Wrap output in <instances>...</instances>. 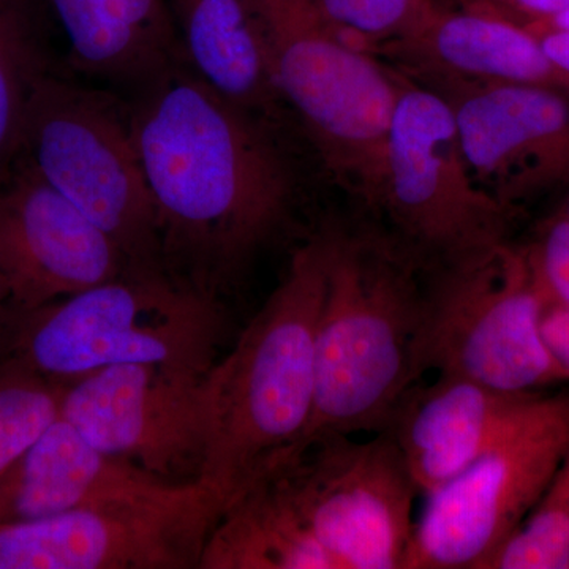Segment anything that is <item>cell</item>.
<instances>
[{
    "label": "cell",
    "mask_w": 569,
    "mask_h": 569,
    "mask_svg": "<svg viewBox=\"0 0 569 569\" xmlns=\"http://www.w3.org/2000/svg\"><path fill=\"white\" fill-rule=\"evenodd\" d=\"M130 116L164 272L217 299L287 222L290 168L268 121L213 91L189 63L134 92Z\"/></svg>",
    "instance_id": "6da1fadb"
},
{
    "label": "cell",
    "mask_w": 569,
    "mask_h": 569,
    "mask_svg": "<svg viewBox=\"0 0 569 569\" xmlns=\"http://www.w3.org/2000/svg\"><path fill=\"white\" fill-rule=\"evenodd\" d=\"M325 241L316 399L295 456L321 438L383 432L422 378L426 264L396 236L378 231H326Z\"/></svg>",
    "instance_id": "7a4b0ae2"
},
{
    "label": "cell",
    "mask_w": 569,
    "mask_h": 569,
    "mask_svg": "<svg viewBox=\"0 0 569 569\" xmlns=\"http://www.w3.org/2000/svg\"><path fill=\"white\" fill-rule=\"evenodd\" d=\"M325 288L320 233L296 250L282 282L206 376L208 447L198 482L211 490L222 512L293 458L306 436Z\"/></svg>",
    "instance_id": "3957f363"
},
{
    "label": "cell",
    "mask_w": 569,
    "mask_h": 569,
    "mask_svg": "<svg viewBox=\"0 0 569 569\" xmlns=\"http://www.w3.org/2000/svg\"><path fill=\"white\" fill-rule=\"evenodd\" d=\"M269 80L298 116L326 170L376 208L400 71L378 62L321 0H247Z\"/></svg>",
    "instance_id": "277c9868"
},
{
    "label": "cell",
    "mask_w": 569,
    "mask_h": 569,
    "mask_svg": "<svg viewBox=\"0 0 569 569\" xmlns=\"http://www.w3.org/2000/svg\"><path fill=\"white\" fill-rule=\"evenodd\" d=\"M222 336L212 296L160 272H127L40 309L17 310L0 355L61 381L119 365L206 376Z\"/></svg>",
    "instance_id": "5b68a950"
},
{
    "label": "cell",
    "mask_w": 569,
    "mask_h": 569,
    "mask_svg": "<svg viewBox=\"0 0 569 569\" xmlns=\"http://www.w3.org/2000/svg\"><path fill=\"white\" fill-rule=\"evenodd\" d=\"M425 279L419 370L535 392L569 378L545 335V296L526 250L508 242L432 264Z\"/></svg>",
    "instance_id": "8992f818"
},
{
    "label": "cell",
    "mask_w": 569,
    "mask_h": 569,
    "mask_svg": "<svg viewBox=\"0 0 569 569\" xmlns=\"http://www.w3.org/2000/svg\"><path fill=\"white\" fill-rule=\"evenodd\" d=\"M20 159L110 234L134 272L167 274L130 100L48 71L32 97Z\"/></svg>",
    "instance_id": "52a82bcc"
},
{
    "label": "cell",
    "mask_w": 569,
    "mask_h": 569,
    "mask_svg": "<svg viewBox=\"0 0 569 569\" xmlns=\"http://www.w3.org/2000/svg\"><path fill=\"white\" fill-rule=\"evenodd\" d=\"M377 209L422 263L507 241L508 209L475 181L445 97L400 71Z\"/></svg>",
    "instance_id": "ba28073f"
},
{
    "label": "cell",
    "mask_w": 569,
    "mask_h": 569,
    "mask_svg": "<svg viewBox=\"0 0 569 569\" xmlns=\"http://www.w3.org/2000/svg\"><path fill=\"white\" fill-rule=\"evenodd\" d=\"M263 478L332 569H403L421 492L387 430L366 440L321 438Z\"/></svg>",
    "instance_id": "9c48e42d"
},
{
    "label": "cell",
    "mask_w": 569,
    "mask_h": 569,
    "mask_svg": "<svg viewBox=\"0 0 569 569\" xmlns=\"http://www.w3.org/2000/svg\"><path fill=\"white\" fill-rule=\"evenodd\" d=\"M569 451V392L539 395L500 440L426 493L403 569H488Z\"/></svg>",
    "instance_id": "30bf717a"
},
{
    "label": "cell",
    "mask_w": 569,
    "mask_h": 569,
    "mask_svg": "<svg viewBox=\"0 0 569 569\" xmlns=\"http://www.w3.org/2000/svg\"><path fill=\"white\" fill-rule=\"evenodd\" d=\"M220 515L198 481L103 498L0 526V569L200 568Z\"/></svg>",
    "instance_id": "8fae6325"
},
{
    "label": "cell",
    "mask_w": 569,
    "mask_h": 569,
    "mask_svg": "<svg viewBox=\"0 0 569 569\" xmlns=\"http://www.w3.org/2000/svg\"><path fill=\"white\" fill-rule=\"evenodd\" d=\"M206 376L159 365L104 367L69 381L61 417L111 458L171 485L198 481L208 447Z\"/></svg>",
    "instance_id": "7c38bea8"
},
{
    "label": "cell",
    "mask_w": 569,
    "mask_h": 569,
    "mask_svg": "<svg viewBox=\"0 0 569 569\" xmlns=\"http://www.w3.org/2000/svg\"><path fill=\"white\" fill-rule=\"evenodd\" d=\"M418 81L445 97L475 181L505 209L569 182L567 89L443 78Z\"/></svg>",
    "instance_id": "4fadbf2b"
},
{
    "label": "cell",
    "mask_w": 569,
    "mask_h": 569,
    "mask_svg": "<svg viewBox=\"0 0 569 569\" xmlns=\"http://www.w3.org/2000/svg\"><path fill=\"white\" fill-rule=\"evenodd\" d=\"M0 271L20 312L134 272L110 234L22 159L0 183Z\"/></svg>",
    "instance_id": "5bb4252c"
},
{
    "label": "cell",
    "mask_w": 569,
    "mask_h": 569,
    "mask_svg": "<svg viewBox=\"0 0 569 569\" xmlns=\"http://www.w3.org/2000/svg\"><path fill=\"white\" fill-rule=\"evenodd\" d=\"M541 392H511L470 378L437 376L408 389L387 432L399 445L419 492L447 485L519 421Z\"/></svg>",
    "instance_id": "9a60e30c"
},
{
    "label": "cell",
    "mask_w": 569,
    "mask_h": 569,
    "mask_svg": "<svg viewBox=\"0 0 569 569\" xmlns=\"http://www.w3.org/2000/svg\"><path fill=\"white\" fill-rule=\"evenodd\" d=\"M387 54L417 80L519 82L567 89L569 77L526 26L468 9H436L408 36L385 44Z\"/></svg>",
    "instance_id": "2e32d148"
},
{
    "label": "cell",
    "mask_w": 569,
    "mask_h": 569,
    "mask_svg": "<svg viewBox=\"0 0 569 569\" xmlns=\"http://www.w3.org/2000/svg\"><path fill=\"white\" fill-rule=\"evenodd\" d=\"M61 26L73 69L137 92L181 63L168 0H41Z\"/></svg>",
    "instance_id": "e0dca14e"
},
{
    "label": "cell",
    "mask_w": 569,
    "mask_h": 569,
    "mask_svg": "<svg viewBox=\"0 0 569 569\" xmlns=\"http://www.w3.org/2000/svg\"><path fill=\"white\" fill-rule=\"evenodd\" d=\"M160 485L167 482L99 451L59 417L0 477V526Z\"/></svg>",
    "instance_id": "ac0fdd59"
},
{
    "label": "cell",
    "mask_w": 569,
    "mask_h": 569,
    "mask_svg": "<svg viewBox=\"0 0 569 569\" xmlns=\"http://www.w3.org/2000/svg\"><path fill=\"white\" fill-rule=\"evenodd\" d=\"M168 6L194 73L238 107L274 118L282 102L247 0H168Z\"/></svg>",
    "instance_id": "d6986e66"
},
{
    "label": "cell",
    "mask_w": 569,
    "mask_h": 569,
    "mask_svg": "<svg viewBox=\"0 0 569 569\" xmlns=\"http://www.w3.org/2000/svg\"><path fill=\"white\" fill-rule=\"evenodd\" d=\"M201 569H332L271 479L230 505L209 535Z\"/></svg>",
    "instance_id": "ffe728a7"
},
{
    "label": "cell",
    "mask_w": 569,
    "mask_h": 569,
    "mask_svg": "<svg viewBox=\"0 0 569 569\" xmlns=\"http://www.w3.org/2000/svg\"><path fill=\"white\" fill-rule=\"evenodd\" d=\"M41 7V0H0V183L20 162L33 93L51 71Z\"/></svg>",
    "instance_id": "44dd1931"
},
{
    "label": "cell",
    "mask_w": 569,
    "mask_h": 569,
    "mask_svg": "<svg viewBox=\"0 0 569 569\" xmlns=\"http://www.w3.org/2000/svg\"><path fill=\"white\" fill-rule=\"evenodd\" d=\"M67 385L0 355V477L61 417Z\"/></svg>",
    "instance_id": "7402d4cb"
},
{
    "label": "cell",
    "mask_w": 569,
    "mask_h": 569,
    "mask_svg": "<svg viewBox=\"0 0 569 569\" xmlns=\"http://www.w3.org/2000/svg\"><path fill=\"white\" fill-rule=\"evenodd\" d=\"M488 569H569V451L530 515Z\"/></svg>",
    "instance_id": "603a6c76"
},
{
    "label": "cell",
    "mask_w": 569,
    "mask_h": 569,
    "mask_svg": "<svg viewBox=\"0 0 569 569\" xmlns=\"http://www.w3.org/2000/svg\"><path fill=\"white\" fill-rule=\"evenodd\" d=\"M339 28L370 52L408 36L438 0H321Z\"/></svg>",
    "instance_id": "cb8c5ba5"
},
{
    "label": "cell",
    "mask_w": 569,
    "mask_h": 569,
    "mask_svg": "<svg viewBox=\"0 0 569 569\" xmlns=\"http://www.w3.org/2000/svg\"><path fill=\"white\" fill-rule=\"evenodd\" d=\"M526 253L546 305L569 309V220H550Z\"/></svg>",
    "instance_id": "d4e9b609"
},
{
    "label": "cell",
    "mask_w": 569,
    "mask_h": 569,
    "mask_svg": "<svg viewBox=\"0 0 569 569\" xmlns=\"http://www.w3.org/2000/svg\"><path fill=\"white\" fill-rule=\"evenodd\" d=\"M460 9L486 11L522 26L548 21L569 10V0H452Z\"/></svg>",
    "instance_id": "484cf974"
},
{
    "label": "cell",
    "mask_w": 569,
    "mask_h": 569,
    "mask_svg": "<svg viewBox=\"0 0 569 569\" xmlns=\"http://www.w3.org/2000/svg\"><path fill=\"white\" fill-rule=\"evenodd\" d=\"M542 335L550 353L569 378V309L548 307L542 317Z\"/></svg>",
    "instance_id": "4316f807"
},
{
    "label": "cell",
    "mask_w": 569,
    "mask_h": 569,
    "mask_svg": "<svg viewBox=\"0 0 569 569\" xmlns=\"http://www.w3.org/2000/svg\"><path fill=\"white\" fill-rule=\"evenodd\" d=\"M541 41L550 61L569 77V29H553V31L533 32Z\"/></svg>",
    "instance_id": "83f0119b"
},
{
    "label": "cell",
    "mask_w": 569,
    "mask_h": 569,
    "mask_svg": "<svg viewBox=\"0 0 569 569\" xmlns=\"http://www.w3.org/2000/svg\"><path fill=\"white\" fill-rule=\"evenodd\" d=\"M14 312H17V309H14L13 299H11L9 283L0 271V346H2L11 321H13Z\"/></svg>",
    "instance_id": "f1b7e54d"
},
{
    "label": "cell",
    "mask_w": 569,
    "mask_h": 569,
    "mask_svg": "<svg viewBox=\"0 0 569 569\" xmlns=\"http://www.w3.org/2000/svg\"><path fill=\"white\" fill-rule=\"evenodd\" d=\"M531 32L553 31V29H569V10L548 21L537 22V24L526 26Z\"/></svg>",
    "instance_id": "f546056e"
},
{
    "label": "cell",
    "mask_w": 569,
    "mask_h": 569,
    "mask_svg": "<svg viewBox=\"0 0 569 569\" xmlns=\"http://www.w3.org/2000/svg\"><path fill=\"white\" fill-rule=\"evenodd\" d=\"M560 216H563L565 219L569 220V197L567 198V201H565L563 209H561Z\"/></svg>",
    "instance_id": "4dcf8cb0"
}]
</instances>
